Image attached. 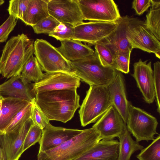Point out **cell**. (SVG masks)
I'll return each instance as SVG.
<instances>
[{
  "label": "cell",
  "mask_w": 160,
  "mask_h": 160,
  "mask_svg": "<svg viewBox=\"0 0 160 160\" xmlns=\"http://www.w3.org/2000/svg\"><path fill=\"white\" fill-rule=\"evenodd\" d=\"M131 52L117 53L114 55L113 67L116 70L125 74L129 72Z\"/></svg>",
  "instance_id": "obj_32"
},
{
  "label": "cell",
  "mask_w": 160,
  "mask_h": 160,
  "mask_svg": "<svg viewBox=\"0 0 160 160\" xmlns=\"http://www.w3.org/2000/svg\"><path fill=\"white\" fill-rule=\"evenodd\" d=\"M127 128L136 141L153 140L158 134L157 118L143 109L133 106L129 102Z\"/></svg>",
  "instance_id": "obj_6"
},
{
  "label": "cell",
  "mask_w": 160,
  "mask_h": 160,
  "mask_svg": "<svg viewBox=\"0 0 160 160\" xmlns=\"http://www.w3.org/2000/svg\"><path fill=\"white\" fill-rule=\"evenodd\" d=\"M29 84L21 75L11 78L0 84V98L2 100L12 98L31 102L35 96Z\"/></svg>",
  "instance_id": "obj_18"
},
{
  "label": "cell",
  "mask_w": 160,
  "mask_h": 160,
  "mask_svg": "<svg viewBox=\"0 0 160 160\" xmlns=\"http://www.w3.org/2000/svg\"><path fill=\"white\" fill-rule=\"evenodd\" d=\"M21 76L28 83H36L42 80L45 73L35 57L32 55L25 63L22 70Z\"/></svg>",
  "instance_id": "obj_26"
},
{
  "label": "cell",
  "mask_w": 160,
  "mask_h": 160,
  "mask_svg": "<svg viewBox=\"0 0 160 160\" xmlns=\"http://www.w3.org/2000/svg\"><path fill=\"white\" fill-rule=\"evenodd\" d=\"M30 102L26 101L15 99H2L0 117V131L4 132L14 116Z\"/></svg>",
  "instance_id": "obj_23"
},
{
  "label": "cell",
  "mask_w": 160,
  "mask_h": 160,
  "mask_svg": "<svg viewBox=\"0 0 160 160\" xmlns=\"http://www.w3.org/2000/svg\"><path fill=\"white\" fill-rule=\"evenodd\" d=\"M99 136L93 127L82 130L80 133L59 146L38 152L37 160H73L100 141Z\"/></svg>",
  "instance_id": "obj_3"
},
{
  "label": "cell",
  "mask_w": 160,
  "mask_h": 160,
  "mask_svg": "<svg viewBox=\"0 0 160 160\" xmlns=\"http://www.w3.org/2000/svg\"><path fill=\"white\" fill-rule=\"evenodd\" d=\"M34 52L33 41L27 35L12 37L6 43L0 58V74L8 78L20 75Z\"/></svg>",
  "instance_id": "obj_2"
},
{
  "label": "cell",
  "mask_w": 160,
  "mask_h": 160,
  "mask_svg": "<svg viewBox=\"0 0 160 160\" xmlns=\"http://www.w3.org/2000/svg\"><path fill=\"white\" fill-rule=\"evenodd\" d=\"M147 61H142L140 59L134 63L132 76L136 81L137 86L145 101L150 104L154 102L155 97L151 62L147 63Z\"/></svg>",
  "instance_id": "obj_15"
},
{
  "label": "cell",
  "mask_w": 160,
  "mask_h": 160,
  "mask_svg": "<svg viewBox=\"0 0 160 160\" xmlns=\"http://www.w3.org/2000/svg\"><path fill=\"white\" fill-rule=\"evenodd\" d=\"M1 108H2V102L0 103V116L1 115Z\"/></svg>",
  "instance_id": "obj_41"
},
{
  "label": "cell",
  "mask_w": 160,
  "mask_h": 160,
  "mask_svg": "<svg viewBox=\"0 0 160 160\" xmlns=\"http://www.w3.org/2000/svg\"><path fill=\"white\" fill-rule=\"evenodd\" d=\"M151 5V0H134L132 2V8L137 14L141 15Z\"/></svg>",
  "instance_id": "obj_38"
},
{
  "label": "cell",
  "mask_w": 160,
  "mask_h": 160,
  "mask_svg": "<svg viewBox=\"0 0 160 160\" xmlns=\"http://www.w3.org/2000/svg\"><path fill=\"white\" fill-rule=\"evenodd\" d=\"M84 20L116 22L121 17L112 0H78Z\"/></svg>",
  "instance_id": "obj_9"
},
{
  "label": "cell",
  "mask_w": 160,
  "mask_h": 160,
  "mask_svg": "<svg viewBox=\"0 0 160 160\" xmlns=\"http://www.w3.org/2000/svg\"><path fill=\"white\" fill-rule=\"evenodd\" d=\"M112 105L108 86H90L79 111L81 125L95 122Z\"/></svg>",
  "instance_id": "obj_5"
},
{
  "label": "cell",
  "mask_w": 160,
  "mask_h": 160,
  "mask_svg": "<svg viewBox=\"0 0 160 160\" xmlns=\"http://www.w3.org/2000/svg\"><path fill=\"white\" fill-rule=\"evenodd\" d=\"M2 99L0 98V103L1 102Z\"/></svg>",
  "instance_id": "obj_43"
},
{
  "label": "cell",
  "mask_w": 160,
  "mask_h": 160,
  "mask_svg": "<svg viewBox=\"0 0 160 160\" xmlns=\"http://www.w3.org/2000/svg\"><path fill=\"white\" fill-rule=\"evenodd\" d=\"M70 62L72 73L90 86H108L114 76L116 70L112 67L103 66L95 51L92 55Z\"/></svg>",
  "instance_id": "obj_4"
},
{
  "label": "cell",
  "mask_w": 160,
  "mask_h": 160,
  "mask_svg": "<svg viewBox=\"0 0 160 160\" xmlns=\"http://www.w3.org/2000/svg\"><path fill=\"white\" fill-rule=\"evenodd\" d=\"M126 126L122 118L113 106L97 120L92 127L99 132L100 140H111L118 138Z\"/></svg>",
  "instance_id": "obj_14"
},
{
  "label": "cell",
  "mask_w": 160,
  "mask_h": 160,
  "mask_svg": "<svg viewBox=\"0 0 160 160\" xmlns=\"http://www.w3.org/2000/svg\"><path fill=\"white\" fill-rule=\"evenodd\" d=\"M33 124L30 118L21 126L0 135V145L5 160H18L23 152L25 139Z\"/></svg>",
  "instance_id": "obj_11"
},
{
  "label": "cell",
  "mask_w": 160,
  "mask_h": 160,
  "mask_svg": "<svg viewBox=\"0 0 160 160\" xmlns=\"http://www.w3.org/2000/svg\"><path fill=\"white\" fill-rule=\"evenodd\" d=\"M136 157L139 160H160V135L141 150Z\"/></svg>",
  "instance_id": "obj_27"
},
{
  "label": "cell",
  "mask_w": 160,
  "mask_h": 160,
  "mask_svg": "<svg viewBox=\"0 0 160 160\" xmlns=\"http://www.w3.org/2000/svg\"><path fill=\"white\" fill-rule=\"evenodd\" d=\"M42 130L33 124L31 126L25 139L23 146L24 152L31 146L39 142L42 136Z\"/></svg>",
  "instance_id": "obj_35"
},
{
  "label": "cell",
  "mask_w": 160,
  "mask_h": 160,
  "mask_svg": "<svg viewBox=\"0 0 160 160\" xmlns=\"http://www.w3.org/2000/svg\"><path fill=\"white\" fill-rule=\"evenodd\" d=\"M32 106L31 102L17 113L6 128L5 133L11 131L21 126L30 118Z\"/></svg>",
  "instance_id": "obj_28"
},
{
  "label": "cell",
  "mask_w": 160,
  "mask_h": 160,
  "mask_svg": "<svg viewBox=\"0 0 160 160\" xmlns=\"http://www.w3.org/2000/svg\"><path fill=\"white\" fill-rule=\"evenodd\" d=\"M34 49L33 53L42 70L48 73H72L70 61L47 41L37 39L34 42Z\"/></svg>",
  "instance_id": "obj_7"
},
{
  "label": "cell",
  "mask_w": 160,
  "mask_h": 160,
  "mask_svg": "<svg viewBox=\"0 0 160 160\" xmlns=\"http://www.w3.org/2000/svg\"><path fill=\"white\" fill-rule=\"evenodd\" d=\"M48 1L31 0L22 21L26 25L32 27L49 17Z\"/></svg>",
  "instance_id": "obj_22"
},
{
  "label": "cell",
  "mask_w": 160,
  "mask_h": 160,
  "mask_svg": "<svg viewBox=\"0 0 160 160\" xmlns=\"http://www.w3.org/2000/svg\"><path fill=\"white\" fill-rule=\"evenodd\" d=\"M31 0H11L8 9L10 15L22 20Z\"/></svg>",
  "instance_id": "obj_33"
},
{
  "label": "cell",
  "mask_w": 160,
  "mask_h": 160,
  "mask_svg": "<svg viewBox=\"0 0 160 160\" xmlns=\"http://www.w3.org/2000/svg\"><path fill=\"white\" fill-rule=\"evenodd\" d=\"M18 19L9 15L5 22L0 26V44L7 40L11 32L16 26Z\"/></svg>",
  "instance_id": "obj_36"
},
{
  "label": "cell",
  "mask_w": 160,
  "mask_h": 160,
  "mask_svg": "<svg viewBox=\"0 0 160 160\" xmlns=\"http://www.w3.org/2000/svg\"><path fill=\"white\" fill-rule=\"evenodd\" d=\"M32 102L30 118L34 124L43 130L49 122V121L36 104L35 97Z\"/></svg>",
  "instance_id": "obj_34"
},
{
  "label": "cell",
  "mask_w": 160,
  "mask_h": 160,
  "mask_svg": "<svg viewBox=\"0 0 160 160\" xmlns=\"http://www.w3.org/2000/svg\"><path fill=\"white\" fill-rule=\"evenodd\" d=\"M60 46L56 48L68 61H74L82 59L92 55L94 51L81 42L70 39L60 41Z\"/></svg>",
  "instance_id": "obj_21"
},
{
  "label": "cell",
  "mask_w": 160,
  "mask_h": 160,
  "mask_svg": "<svg viewBox=\"0 0 160 160\" xmlns=\"http://www.w3.org/2000/svg\"><path fill=\"white\" fill-rule=\"evenodd\" d=\"M117 25V21L83 22L74 27L72 39L95 45L111 34Z\"/></svg>",
  "instance_id": "obj_10"
},
{
  "label": "cell",
  "mask_w": 160,
  "mask_h": 160,
  "mask_svg": "<svg viewBox=\"0 0 160 160\" xmlns=\"http://www.w3.org/2000/svg\"><path fill=\"white\" fill-rule=\"evenodd\" d=\"M95 49L100 62L103 66L113 67L114 57L108 48L99 42L95 45Z\"/></svg>",
  "instance_id": "obj_30"
},
{
  "label": "cell",
  "mask_w": 160,
  "mask_h": 160,
  "mask_svg": "<svg viewBox=\"0 0 160 160\" xmlns=\"http://www.w3.org/2000/svg\"><path fill=\"white\" fill-rule=\"evenodd\" d=\"M82 130L55 127L50 123L42 130L39 142L38 152H44L54 148L78 135Z\"/></svg>",
  "instance_id": "obj_16"
},
{
  "label": "cell",
  "mask_w": 160,
  "mask_h": 160,
  "mask_svg": "<svg viewBox=\"0 0 160 160\" xmlns=\"http://www.w3.org/2000/svg\"><path fill=\"white\" fill-rule=\"evenodd\" d=\"M153 83L157 111L160 112V62L157 61L153 64Z\"/></svg>",
  "instance_id": "obj_37"
},
{
  "label": "cell",
  "mask_w": 160,
  "mask_h": 160,
  "mask_svg": "<svg viewBox=\"0 0 160 160\" xmlns=\"http://www.w3.org/2000/svg\"><path fill=\"white\" fill-rule=\"evenodd\" d=\"M119 141L102 140L73 160H118Z\"/></svg>",
  "instance_id": "obj_20"
},
{
  "label": "cell",
  "mask_w": 160,
  "mask_h": 160,
  "mask_svg": "<svg viewBox=\"0 0 160 160\" xmlns=\"http://www.w3.org/2000/svg\"><path fill=\"white\" fill-rule=\"evenodd\" d=\"M60 22L50 15L42 20L32 27L34 32L36 34L52 32Z\"/></svg>",
  "instance_id": "obj_31"
},
{
  "label": "cell",
  "mask_w": 160,
  "mask_h": 160,
  "mask_svg": "<svg viewBox=\"0 0 160 160\" xmlns=\"http://www.w3.org/2000/svg\"><path fill=\"white\" fill-rule=\"evenodd\" d=\"M150 10L144 22L146 27L160 41V1L151 0Z\"/></svg>",
  "instance_id": "obj_25"
},
{
  "label": "cell",
  "mask_w": 160,
  "mask_h": 160,
  "mask_svg": "<svg viewBox=\"0 0 160 160\" xmlns=\"http://www.w3.org/2000/svg\"><path fill=\"white\" fill-rule=\"evenodd\" d=\"M74 27L68 23L60 22L48 35L60 41L72 39L74 34Z\"/></svg>",
  "instance_id": "obj_29"
},
{
  "label": "cell",
  "mask_w": 160,
  "mask_h": 160,
  "mask_svg": "<svg viewBox=\"0 0 160 160\" xmlns=\"http://www.w3.org/2000/svg\"><path fill=\"white\" fill-rule=\"evenodd\" d=\"M108 87L112 105L126 123L129 101L127 99L124 78L122 72L115 70L114 78Z\"/></svg>",
  "instance_id": "obj_17"
},
{
  "label": "cell",
  "mask_w": 160,
  "mask_h": 160,
  "mask_svg": "<svg viewBox=\"0 0 160 160\" xmlns=\"http://www.w3.org/2000/svg\"><path fill=\"white\" fill-rule=\"evenodd\" d=\"M80 79L74 74L65 72L46 73L44 78L32 85L35 95L42 92L65 89H77L80 87Z\"/></svg>",
  "instance_id": "obj_12"
},
{
  "label": "cell",
  "mask_w": 160,
  "mask_h": 160,
  "mask_svg": "<svg viewBox=\"0 0 160 160\" xmlns=\"http://www.w3.org/2000/svg\"><path fill=\"white\" fill-rule=\"evenodd\" d=\"M126 35L133 49L154 53L160 58V42L146 27L144 21L130 18Z\"/></svg>",
  "instance_id": "obj_8"
},
{
  "label": "cell",
  "mask_w": 160,
  "mask_h": 160,
  "mask_svg": "<svg viewBox=\"0 0 160 160\" xmlns=\"http://www.w3.org/2000/svg\"><path fill=\"white\" fill-rule=\"evenodd\" d=\"M0 160H5L3 156L2 151L0 156Z\"/></svg>",
  "instance_id": "obj_39"
},
{
  "label": "cell",
  "mask_w": 160,
  "mask_h": 160,
  "mask_svg": "<svg viewBox=\"0 0 160 160\" xmlns=\"http://www.w3.org/2000/svg\"><path fill=\"white\" fill-rule=\"evenodd\" d=\"M4 2V1L3 0H0V6Z\"/></svg>",
  "instance_id": "obj_40"
},
{
  "label": "cell",
  "mask_w": 160,
  "mask_h": 160,
  "mask_svg": "<svg viewBox=\"0 0 160 160\" xmlns=\"http://www.w3.org/2000/svg\"><path fill=\"white\" fill-rule=\"evenodd\" d=\"M118 138L119 145L118 160H130L131 156L135 152L143 148L139 142L133 140L126 125Z\"/></svg>",
  "instance_id": "obj_24"
},
{
  "label": "cell",
  "mask_w": 160,
  "mask_h": 160,
  "mask_svg": "<svg viewBox=\"0 0 160 160\" xmlns=\"http://www.w3.org/2000/svg\"><path fill=\"white\" fill-rule=\"evenodd\" d=\"M130 19L127 15L121 16L117 21L118 25L115 30L99 42L108 48L113 55L118 53L131 52L133 49L126 35Z\"/></svg>",
  "instance_id": "obj_19"
},
{
  "label": "cell",
  "mask_w": 160,
  "mask_h": 160,
  "mask_svg": "<svg viewBox=\"0 0 160 160\" xmlns=\"http://www.w3.org/2000/svg\"><path fill=\"white\" fill-rule=\"evenodd\" d=\"M1 152H2V150H1V148L0 145V154L1 153Z\"/></svg>",
  "instance_id": "obj_42"
},
{
  "label": "cell",
  "mask_w": 160,
  "mask_h": 160,
  "mask_svg": "<svg viewBox=\"0 0 160 160\" xmlns=\"http://www.w3.org/2000/svg\"><path fill=\"white\" fill-rule=\"evenodd\" d=\"M48 5L49 15L59 22L75 27L83 22L78 0H49Z\"/></svg>",
  "instance_id": "obj_13"
},
{
  "label": "cell",
  "mask_w": 160,
  "mask_h": 160,
  "mask_svg": "<svg viewBox=\"0 0 160 160\" xmlns=\"http://www.w3.org/2000/svg\"><path fill=\"white\" fill-rule=\"evenodd\" d=\"M77 89L39 92L35 94L38 106L49 121L66 123L73 117L80 106Z\"/></svg>",
  "instance_id": "obj_1"
}]
</instances>
